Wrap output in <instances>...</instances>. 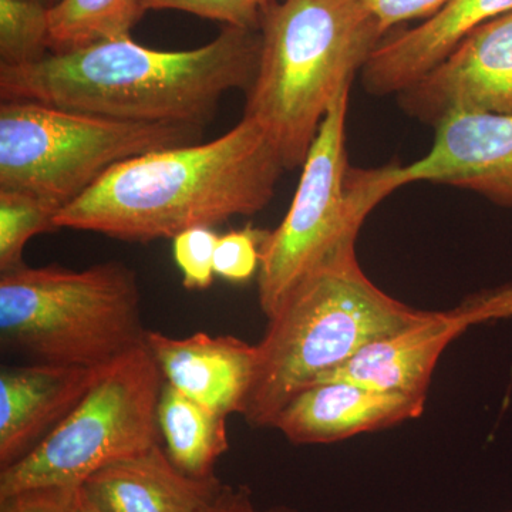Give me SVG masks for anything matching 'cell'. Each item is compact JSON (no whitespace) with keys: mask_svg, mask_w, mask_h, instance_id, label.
Returning <instances> with one entry per match:
<instances>
[{"mask_svg":"<svg viewBox=\"0 0 512 512\" xmlns=\"http://www.w3.org/2000/svg\"><path fill=\"white\" fill-rule=\"evenodd\" d=\"M144 13L143 0H62L50 9V53L130 37Z\"/></svg>","mask_w":512,"mask_h":512,"instance_id":"obj_18","label":"cell"},{"mask_svg":"<svg viewBox=\"0 0 512 512\" xmlns=\"http://www.w3.org/2000/svg\"><path fill=\"white\" fill-rule=\"evenodd\" d=\"M208 512H298L286 505L262 508L255 503L254 495L247 485L225 484L217 501Z\"/></svg>","mask_w":512,"mask_h":512,"instance_id":"obj_26","label":"cell"},{"mask_svg":"<svg viewBox=\"0 0 512 512\" xmlns=\"http://www.w3.org/2000/svg\"><path fill=\"white\" fill-rule=\"evenodd\" d=\"M402 185H453L512 207V116L460 114L436 127L430 153L399 167Z\"/></svg>","mask_w":512,"mask_h":512,"instance_id":"obj_10","label":"cell"},{"mask_svg":"<svg viewBox=\"0 0 512 512\" xmlns=\"http://www.w3.org/2000/svg\"><path fill=\"white\" fill-rule=\"evenodd\" d=\"M204 128L134 123L28 100L0 104V190L66 207L114 165L201 143Z\"/></svg>","mask_w":512,"mask_h":512,"instance_id":"obj_6","label":"cell"},{"mask_svg":"<svg viewBox=\"0 0 512 512\" xmlns=\"http://www.w3.org/2000/svg\"><path fill=\"white\" fill-rule=\"evenodd\" d=\"M137 275L123 262L0 274V340L36 362L104 366L146 345Z\"/></svg>","mask_w":512,"mask_h":512,"instance_id":"obj_5","label":"cell"},{"mask_svg":"<svg viewBox=\"0 0 512 512\" xmlns=\"http://www.w3.org/2000/svg\"><path fill=\"white\" fill-rule=\"evenodd\" d=\"M261 32L224 26L210 43L157 50L133 37L50 53L23 67H0L2 100H28L134 123L204 128L225 94L251 89Z\"/></svg>","mask_w":512,"mask_h":512,"instance_id":"obj_1","label":"cell"},{"mask_svg":"<svg viewBox=\"0 0 512 512\" xmlns=\"http://www.w3.org/2000/svg\"><path fill=\"white\" fill-rule=\"evenodd\" d=\"M512 10V0H448L417 28L383 39L363 66V83L376 96L402 93L419 82L478 26Z\"/></svg>","mask_w":512,"mask_h":512,"instance_id":"obj_15","label":"cell"},{"mask_svg":"<svg viewBox=\"0 0 512 512\" xmlns=\"http://www.w3.org/2000/svg\"><path fill=\"white\" fill-rule=\"evenodd\" d=\"M350 89L328 113L302 165L291 207L262 248L258 301L266 319L285 296L343 242L357 239L367 215L403 187L399 165L360 170L346 153Z\"/></svg>","mask_w":512,"mask_h":512,"instance_id":"obj_7","label":"cell"},{"mask_svg":"<svg viewBox=\"0 0 512 512\" xmlns=\"http://www.w3.org/2000/svg\"><path fill=\"white\" fill-rule=\"evenodd\" d=\"M279 0H143L148 10H178L214 20L229 28L259 30L262 19Z\"/></svg>","mask_w":512,"mask_h":512,"instance_id":"obj_22","label":"cell"},{"mask_svg":"<svg viewBox=\"0 0 512 512\" xmlns=\"http://www.w3.org/2000/svg\"><path fill=\"white\" fill-rule=\"evenodd\" d=\"M476 302L484 320L507 318L512 315V286L477 296Z\"/></svg>","mask_w":512,"mask_h":512,"instance_id":"obj_27","label":"cell"},{"mask_svg":"<svg viewBox=\"0 0 512 512\" xmlns=\"http://www.w3.org/2000/svg\"><path fill=\"white\" fill-rule=\"evenodd\" d=\"M50 55V9L36 0H0V67H23Z\"/></svg>","mask_w":512,"mask_h":512,"instance_id":"obj_20","label":"cell"},{"mask_svg":"<svg viewBox=\"0 0 512 512\" xmlns=\"http://www.w3.org/2000/svg\"><path fill=\"white\" fill-rule=\"evenodd\" d=\"M146 345L165 383L222 416L241 413L254 380L256 345L231 335L171 338L157 330H147Z\"/></svg>","mask_w":512,"mask_h":512,"instance_id":"obj_14","label":"cell"},{"mask_svg":"<svg viewBox=\"0 0 512 512\" xmlns=\"http://www.w3.org/2000/svg\"><path fill=\"white\" fill-rule=\"evenodd\" d=\"M82 487H45L0 498V512H77Z\"/></svg>","mask_w":512,"mask_h":512,"instance_id":"obj_24","label":"cell"},{"mask_svg":"<svg viewBox=\"0 0 512 512\" xmlns=\"http://www.w3.org/2000/svg\"><path fill=\"white\" fill-rule=\"evenodd\" d=\"M113 363L74 366L36 362L28 366L3 367L0 372V468L12 466L49 436L79 406Z\"/></svg>","mask_w":512,"mask_h":512,"instance_id":"obj_12","label":"cell"},{"mask_svg":"<svg viewBox=\"0 0 512 512\" xmlns=\"http://www.w3.org/2000/svg\"><path fill=\"white\" fill-rule=\"evenodd\" d=\"M367 12L376 19L384 35L400 23L413 19H429L448 0H360Z\"/></svg>","mask_w":512,"mask_h":512,"instance_id":"obj_25","label":"cell"},{"mask_svg":"<svg viewBox=\"0 0 512 512\" xmlns=\"http://www.w3.org/2000/svg\"><path fill=\"white\" fill-rule=\"evenodd\" d=\"M426 402L355 383H316L286 404L272 429L295 446L332 444L419 419Z\"/></svg>","mask_w":512,"mask_h":512,"instance_id":"obj_13","label":"cell"},{"mask_svg":"<svg viewBox=\"0 0 512 512\" xmlns=\"http://www.w3.org/2000/svg\"><path fill=\"white\" fill-rule=\"evenodd\" d=\"M62 207L30 192L0 190V274L26 265L23 251L30 239L56 231Z\"/></svg>","mask_w":512,"mask_h":512,"instance_id":"obj_19","label":"cell"},{"mask_svg":"<svg viewBox=\"0 0 512 512\" xmlns=\"http://www.w3.org/2000/svg\"><path fill=\"white\" fill-rule=\"evenodd\" d=\"M36 2L42 3L46 8L53 9L57 5V3L62 2V0H36Z\"/></svg>","mask_w":512,"mask_h":512,"instance_id":"obj_29","label":"cell"},{"mask_svg":"<svg viewBox=\"0 0 512 512\" xmlns=\"http://www.w3.org/2000/svg\"><path fill=\"white\" fill-rule=\"evenodd\" d=\"M220 235L214 229L197 227L181 232L173 239L175 264L190 291H205L214 282V254Z\"/></svg>","mask_w":512,"mask_h":512,"instance_id":"obj_23","label":"cell"},{"mask_svg":"<svg viewBox=\"0 0 512 512\" xmlns=\"http://www.w3.org/2000/svg\"><path fill=\"white\" fill-rule=\"evenodd\" d=\"M158 426L165 451L175 466L188 476H215V464L229 448L227 417L164 383L158 403Z\"/></svg>","mask_w":512,"mask_h":512,"instance_id":"obj_17","label":"cell"},{"mask_svg":"<svg viewBox=\"0 0 512 512\" xmlns=\"http://www.w3.org/2000/svg\"><path fill=\"white\" fill-rule=\"evenodd\" d=\"M286 170L247 117L208 143L168 148L114 165L56 217L57 229L126 242L174 239L265 210Z\"/></svg>","mask_w":512,"mask_h":512,"instance_id":"obj_2","label":"cell"},{"mask_svg":"<svg viewBox=\"0 0 512 512\" xmlns=\"http://www.w3.org/2000/svg\"><path fill=\"white\" fill-rule=\"evenodd\" d=\"M224 485L217 476H188L157 443L97 471L83 491L106 512H208Z\"/></svg>","mask_w":512,"mask_h":512,"instance_id":"obj_16","label":"cell"},{"mask_svg":"<svg viewBox=\"0 0 512 512\" xmlns=\"http://www.w3.org/2000/svg\"><path fill=\"white\" fill-rule=\"evenodd\" d=\"M164 376L147 345L119 357L90 393L30 453L0 471V498L83 487L97 471L160 443Z\"/></svg>","mask_w":512,"mask_h":512,"instance_id":"obj_8","label":"cell"},{"mask_svg":"<svg viewBox=\"0 0 512 512\" xmlns=\"http://www.w3.org/2000/svg\"><path fill=\"white\" fill-rule=\"evenodd\" d=\"M399 101L434 127L460 114L512 116V10L468 33Z\"/></svg>","mask_w":512,"mask_h":512,"instance_id":"obj_9","label":"cell"},{"mask_svg":"<svg viewBox=\"0 0 512 512\" xmlns=\"http://www.w3.org/2000/svg\"><path fill=\"white\" fill-rule=\"evenodd\" d=\"M271 229L252 227L234 229L220 235L214 254L215 275L231 284H247L258 276L262 248Z\"/></svg>","mask_w":512,"mask_h":512,"instance_id":"obj_21","label":"cell"},{"mask_svg":"<svg viewBox=\"0 0 512 512\" xmlns=\"http://www.w3.org/2000/svg\"><path fill=\"white\" fill-rule=\"evenodd\" d=\"M343 242L285 296L256 345L254 380L239 416L272 429L296 394L348 362L369 343L416 322L426 311L377 288Z\"/></svg>","mask_w":512,"mask_h":512,"instance_id":"obj_3","label":"cell"},{"mask_svg":"<svg viewBox=\"0 0 512 512\" xmlns=\"http://www.w3.org/2000/svg\"><path fill=\"white\" fill-rule=\"evenodd\" d=\"M259 32L261 57L244 117L265 131L286 170H295L384 32L360 0H279Z\"/></svg>","mask_w":512,"mask_h":512,"instance_id":"obj_4","label":"cell"},{"mask_svg":"<svg viewBox=\"0 0 512 512\" xmlns=\"http://www.w3.org/2000/svg\"><path fill=\"white\" fill-rule=\"evenodd\" d=\"M477 323L467 301L453 311H426L416 322L369 343L316 383L349 382L427 400L431 377L444 350Z\"/></svg>","mask_w":512,"mask_h":512,"instance_id":"obj_11","label":"cell"},{"mask_svg":"<svg viewBox=\"0 0 512 512\" xmlns=\"http://www.w3.org/2000/svg\"><path fill=\"white\" fill-rule=\"evenodd\" d=\"M508 512H512V511H508Z\"/></svg>","mask_w":512,"mask_h":512,"instance_id":"obj_30","label":"cell"},{"mask_svg":"<svg viewBox=\"0 0 512 512\" xmlns=\"http://www.w3.org/2000/svg\"><path fill=\"white\" fill-rule=\"evenodd\" d=\"M77 512H106L103 508L99 507L92 498L87 497V494L84 493L82 487V494H80L79 507H77Z\"/></svg>","mask_w":512,"mask_h":512,"instance_id":"obj_28","label":"cell"}]
</instances>
